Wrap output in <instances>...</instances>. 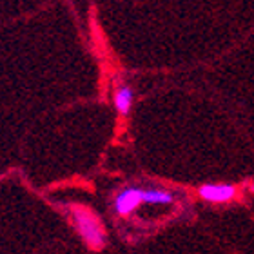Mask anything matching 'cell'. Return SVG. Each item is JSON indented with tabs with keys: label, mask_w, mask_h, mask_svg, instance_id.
<instances>
[{
	"label": "cell",
	"mask_w": 254,
	"mask_h": 254,
	"mask_svg": "<svg viewBox=\"0 0 254 254\" xmlns=\"http://www.w3.org/2000/svg\"><path fill=\"white\" fill-rule=\"evenodd\" d=\"M134 104V89L129 84H118L113 91V106L118 115L127 117Z\"/></svg>",
	"instance_id": "cell-4"
},
{
	"label": "cell",
	"mask_w": 254,
	"mask_h": 254,
	"mask_svg": "<svg viewBox=\"0 0 254 254\" xmlns=\"http://www.w3.org/2000/svg\"><path fill=\"white\" fill-rule=\"evenodd\" d=\"M67 218L74 233L78 234L80 240L84 242L91 251H102L106 247L107 233L106 227L93 209L85 205H69Z\"/></svg>",
	"instance_id": "cell-1"
},
{
	"label": "cell",
	"mask_w": 254,
	"mask_h": 254,
	"mask_svg": "<svg viewBox=\"0 0 254 254\" xmlns=\"http://www.w3.org/2000/svg\"><path fill=\"white\" fill-rule=\"evenodd\" d=\"M175 201V192L162 187H143V203L149 205H171Z\"/></svg>",
	"instance_id": "cell-5"
},
{
	"label": "cell",
	"mask_w": 254,
	"mask_h": 254,
	"mask_svg": "<svg viewBox=\"0 0 254 254\" xmlns=\"http://www.w3.org/2000/svg\"><path fill=\"white\" fill-rule=\"evenodd\" d=\"M198 194L211 203H227L236 198V187L231 184H205L198 189Z\"/></svg>",
	"instance_id": "cell-3"
},
{
	"label": "cell",
	"mask_w": 254,
	"mask_h": 254,
	"mask_svg": "<svg viewBox=\"0 0 254 254\" xmlns=\"http://www.w3.org/2000/svg\"><path fill=\"white\" fill-rule=\"evenodd\" d=\"M140 205H143V187L129 186L117 192L113 200V209L118 216H129Z\"/></svg>",
	"instance_id": "cell-2"
}]
</instances>
